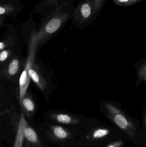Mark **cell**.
Here are the masks:
<instances>
[{"label":"cell","mask_w":146,"mask_h":147,"mask_svg":"<svg viewBox=\"0 0 146 147\" xmlns=\"http://www.w3.org/2000/svg\"><path fill=\"white\" fill-rule=\"evenodd\" d=\"M25 138L31 143H37L38 141L37 135L34 129L27 125L24 131Z\"/></svg>","instance_id":"cell-7"},{"label":"cell","mask_w":146,"mask_h":147,"mask_svg":"<svg viewBox=\"0 0 146 147\" xmlns=\"http://www.w3.org/2000/svg\"><path fill=\"white\" fill-rule=\"evenodd\" d=\"M29 76L31 79L38 87L44 91L47 88V83L42 74L40 68L37 65L33 63L29 71Z\"/></svg>","instance_id":"cell-3"},{"label":"cell","mask_w":146,"mask_h":147,"mask_svg":"<svg viewBox=\"0 0 146 147\" xmlns=\"http://www.w3.org/2000/svg\"><path fill=\"white\" fill-rule=\"evenodd\" d=\"M20 105L21 108L27 114L31 115L35 111V103L31 96L27 92L25 95Z\"/></svg>","instance_id":"cell-5"},{"label":"cell","mask_w":146,"mask_h":147,"mask_svg":"<svg viewBox=\"0 0 146 147\" xmlns=\"http://www.w3.org/2000/svg\"><path fill=\"white\" fill-rule=\"evenodd\" d=\"M37 34L32 35L28 47V54L24 70L21 74L19 80V101L21 103L23 98L27 93V88L30 84L31 79L29 74V71L34 63L36 51L38 45Z\"/></svg>","instance_id":"cell-1"},{"label":"cell","mask_w":146,"mask_h":147,"mask_svg":"<svg viewBox=\"0 0 146 147\" xmlns=\"http://www.w3.org/2000/svg\"><path fill=\"white\" fill-rule=\"evenodd\" d=\"M108 147H114L112 146H109Z\"/></svg>","instance_id":"cell-17"},{"label":"cell","mask_w":146,"mask_h":147,"mask_svg":"<svg viewBox=\"0 0 146 147\" xmlns=\"http://www.w3.org/2000/svg\"><path fill=\"white\" fill-rule=\"evenodd\" d=\"M27 125V123L25 118V115L24 114H21L20 118L16 138L13 147H22L24 139L25 138L24 131L25 127Z\"/></svg>","instance_id":"cell-4"},{"label":"cell","mask_w":146,"mask_h":147,"mask_svg":"<svg viewBox=\"0 0 146 147\" xmlns=\"http://www.w3.org/2000/svg\"><path fill=\"white\" fill-rule=\"evenodd\" d=\"M61 25V21L58 18H54L49 22L46 26L37 34L39 44L45 38L56 32Z\"/></svg>","instance_id":"cell-2"},{"label":"cell","mask_w":146,"mask_h":147,"mask_svg":"<svg viewBox=\"0 0 146 147\" xmlns=\"http://www.w3.org/2000/svg\"><path fill=\"white\" fill-rule=\"evenodd\" d=\"M51 117L60 123L63 124H70L78 121V120L74 119L71 116L65 114H54L51 115Z\"/></svg>","instance_id":"cell-6"},{"label":"cell","mask_w":146,"mask_h":147,"mask_svg":"<svg viewBox=\"0 0 146 147\" xmlns=\"http://www.w3.org/2000/svg\"><path fill=\"white\" fill-rule=\"evenodd\" d=\"M53 132L54 135L60 140H64L67 137V132L61 126H56L53 127Z\"/></svg>","instance_id":"cell-9"},{"label":"cell","mask_w":146,"mask_h":147,"mask_svg":"<svg viewBox=\"0 0 146 147\" xmlns=\"http://www.w3.org/2000/svg\"><path fill=\"white\" fill-rule=\"evenodd\" d=\"M139 77L142 80H145L146 83V62L140 68L139 72Z\"/></svg>","instance_id":"cell-12"},{"label":"cell","mask_w":146,"mask_h":147,"mask_svg":"<svg viewBox=\"0 0 146 147\" xmlns=\"http://www.w3.org/2000/svg\"><path fill=\"white\" fill-rule=\"evenodd\" d=\"M4 13H5V9L1 7H0V14H3Z\"/></svg>","instance_id":"cell-16"},{"label":"cell","mask_w":146,"mask_h":147,"mask_svg":"<svg viewBox=\"0 0 146 147\" xmlns=\"http://www.w3.org/2000/svg\"><path fill=\"white\" fill-rule=\"evenodd\" d=\"M136 1V0H118V1L122 3H128L132 2L134 1Z\"/></svg>","instance_id":"cell-14"},{"label":"cell","mask_w":146,"mask_h":147,"mask_svg":"<svg viewBox=\"0 0 146 147\" xmlns=\"http://www.w3.org/2000/svg\"><path fill=\"white\" fill-rule=\"evenodd\" d=\"M109 131L107 129H99L94 132L93 136L95 138H100L107 135Z\"/></svg>","instance_id":"cell-11"},{"label":"cell","mask_w":146,"mask_h":147,"mask_svg":"<svg viewBox=\"0 0 146 147\" xmlns=\"http://www.w3.org/2000/svg\"><path fill=\"white\" fill-rule=\"evenodd\" d=\"M6 47V45L3 42H1L0 43V49H1V51H2Z\"/></svg>","instance_id":"cell-15"},{"label":"cell","mask_w":146,"mask_h":147,"mask_svg":"<svg viewBox=\"0 0 146 147\" xmlns=\"http://www.w3.org/2000/svg\"><path fill=\"white\" fill-rule=\"evenodd\" d=\"M9 55V51L8 50H4L1 52L0 54V61L1 62H4Z\"/></svg>","instance_id":"cell-13"},{"label":"cell","mask_w":146,"mask_h":147,"mask_svg":"<svg viewBox=\"0 0 146 147\" xmlns=\"http://www.w3.org/2000/svg\"><path fill=\"white\" fill-rule=\"evenodd\" d=\"M81 14L82 16L85 18H87L90 16L91 13V9L90 6L87 3H85L81 6Z\"/></svg>","instance_id":"cell-10"},{"label":"cell","mask_w":146,"mask_h":147,"mask_svg":"<svg viewBox=\"0 0 146 147\" xmlns=\"http://www.w3.org/2000/svg\"><path fill=\"white\" fill-rule=\"evenodd\" d=\"M19 59L16 58L13 59L9 63L8 67V74L9 76L15 75L19 71Z\"/></svg>","instance_id":"cell-8"}]
</instances>
